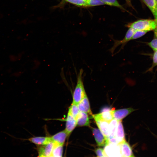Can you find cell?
Segmentation results:
<instances>
[{
	"label": "cell",
	"mask_w": 157,
	"mask_h": 157,
	"mask_svg": "<svg viewBox=\"0 0 157 157\" xmlns=\"http://www.w3.org/2000/svg\"><path fill=\"white\" fill-rule=\"evenodd\" d=\"M83 70H80L77 76V83L73 92L72 103L77 104L86 95L83 80Z\"/></svg>",
	"instance_id": "6da1fadb"
},
{
	"label": "cell",
	"mask_w": 157,
	"mask_h": 157,
	"mask_svg": "<svg viewBox=\"0 0 157 157\" xmlns=\"http://www.w3.org/2000/svg\"><path fill=\"white\" fill-rule=\"evenodd\" d=\"M156 26V19H140L136 21L128 26L136 30L147 31H148L154 30Z\"/></svg>",
	"instance_id": "7a4b0ae2"
},
{
	"label": "cell",
	"mask_w": 157,
	"mask_h": 157,
	"mask_svg": "<svg viewBox=\"0 0 157 157\" xmlns=\"http://www.w3.org/2000/svg\"><path fill=\"white\" fill-rule=\"evenodd\" d=\"M54 145L55 143L53 141L46 144L38 145L37 147L38 156L51 157Z\"/></svg>",
	"instance_id": "3957f363"
},
{
	"label": "cell",
	"mask_w": 157,
	"mask_h": 157,
	"mask_svg": "<svg viewBox=\"0 0 157 157\" xmlns=\"http://www.w3.org/2000/svg\"><path fill=\"white\" fill-rule=\"evenodd\" d=\"M93 134L97 145L99 147H103L108 144V140L105 137L99 129L91 128Z\"/></svg>",
	"instance_id": "277c9868"
},
{
	"label": "cell",
	"mask_w": 157,
	"mask_h": 157,
	"mask_svg": "<svg viewBox=\"0 0 157 157\" xmlns=\"http://www.w3.org/2000/svg\"><path fill=\"white\" fill-rule=\"evenodd\" d=\"M104 150L106 157L122 156L119 144L108 143L105 146Z\"/></svg>",
	"instance_id": "5b68a950"
},
{
	"label": "cell",
	"mask_w": 157,
	"mask_h": 157,
	"mask_svg": "<svg viewBox=\"0 0 157 157\" xmlns=\"http://www.w3.org/2000/svg\"><path fill=\"white\" fill-rule=\"evenodd\" d=\"M92 116L95 121L103 120L109 122L113 119L112 110L108 108H104L101 113L92 115Z\"/></svg>",
	"instance_id": "8992f818"
},
{
	"label": "cell",
	"mask_w": 157,
	"mask_h": 157,
	"mask_svg": "<svg viewBox=\"0 0 157 157\" xmlns=\"http://www.w3.org/2000/svg\"><path fill=\"white\" fill-rule=\"evenodd\" d=\"M135 110L132 108H123L117 110H112L113 119L118 121L121 120Z\"/></svg>",
	"instance_id": "52a82bcc"
},
{
	"label": "cell",
	"mask_w": 157,
	"mask_h": 157,
	"mask_svg": "<svg viewBox=\"0 0 157 157\" xmlns=\"http://www.w3.org/2000/svg\"><path fill=\"white\" fill-rule=\"evenodd\" d=\"M135 31L136 30L133 28L130 27L127 31L124 38L122 40L115 41L113 46L110 49V52L113 53L115 49L118 46L121 44L123 45L124 44H125L129 41L131 40V38Z\"/></svg>",
	"instance_id": "ba28073f"
},
{
	"label": "cell",
	"mask_w": 157,
	"mask_h": 157,
	"mask_svg": "<svg viewBox=\"0 0 157 157\" xmlns=\"http://www.w3.org/2000/svg\"><path fill=\"white\" fill-rule=\"evenodd\" d=\"M75 118L76 121L77 126H90V121L88 113L80 112Z\"/></svg>",
	"instance_id": "9c48e42d"
},
{
	"label": "cell",
	"mask_w": 157,
	"mask_h": 157,
	"mask_svg": "<svg viewBox=\"0 0 157 157\" xmlns=\"http://www.w3.org/2000/svg\"><path fill=\"white\" fill-rule=\"evenodd\" d=\"M65 121V130L69 136L77 126L76 121L75 117L68 113Z\"/></svg>",
	"instance_id": "30bf717a"
},
{
	"label": "cell",
	"mask_w": 157,
	"mask_h": 157,
	"mask_svg": "<svg viewBox=\"0 0 157 157\" xmlns=\"http://www.w3.org/2000/svg\"><path fill=\"white\" fill-rule=\"evenodd\" d=\"M77 105L80 112L86 113L91 116L92 115L89 101L87 94Z\"/></svg>",
	"instance_id": "8fae6325"
},
{
	"label": "cell",
	"mask_w": 157,
	"mask_h": 157,
	"mask_svg": "<svg viewBox=\"0 0 157 157\" xmlns=\"http://www.w3.org/2000/svg\"><path fill=\"white\" fill-rule=\"evenodd\" d=\"M122 157H134L132 150L129 143L126 140L119 144Z\"/></svg>",
	"instance_id": "7c38bea8"
},
{
	"label": "cell",
	"mask_w": 157,
	"mask_h": 157,
	"mask_svg": "<svg viewBox=\"0 0 157 157\" xmlns=\"http://www.w3.org/2000/svg\"><path fill=\"white\" fill-rule=\"evenodd\" d=\"M68 136L65 130L60 131L51 137L52 141L55 143L63 145Z\"/></svg>",
	"instance_id": "4fadbf2b"
},
{
	"label": "cell",
	"mask_w": 157,
	"mask_h": 157,
	"mask_svg": "<svg viewBox=\"0 0 157 157\" xmlns=\"http://www.w3.org/2000/svg\"><path fill=\"white\" fill-rule=\"evenodd\" d=\"M26 140L38 145L46 144L52 141L51 137H34Z\"/></svg>",
	"instance_id": "5bb4252c"
},
{
	"label": "cell",
	"mask_w": 157,
	"mask_h": 157,
	"mask_svg": "<svg viewBox=\"0 0 157 157\" xmlns=\"http://www.w3.org/2000/svg\"><path fill=\"white\" fill-rule=\"evenodd\" d=\"M115 138L118 144L125 140L124 128L121 120L118 121Z\"/></svg>",
	"instance_id": "9a60e30c"
},
{
	"label": "cell",
	"mask_w": 157,
	"mask_h": 157,
	"mask_svg": "<svg viewBox=\"0 0 157 157\" xmlns=\"http://www.w3.org/2000/svg\"><path fill=\"white\" fill-rule=\"evenodd\" d=\"M95 121L99 129L108 139L109 135V122L103 120H98Z\"/></svg>",
	"instance_id": "2e32d148"
},
{
	"label": "cell",
	"mask_w": 157,
	"mask_h": 157,
	"mask_svg": "<svg viewBox=\"0 0 157 157\" xmlns=\"http://www.w3.org/2000/svg\"><path fill=\"white\" fill-rule=\"evenodd\" d=\"M151 11L155 19H157V5L154 0H142Z\"/></svg>",
	"instance_id": "e0dca14e"
},
{
	"label": "cell",
	"mask_w": 157,
	"mask_h": 157,
	"mask_svg": "<svg viewBox=\"0 0 157 157\" xmlns=\"http://www.w3.org/2000/svg\"><path fill=\"white\" fill-rule=\"evenodd\" d=\"M118 121L113 119L109 122V135L108 140L115 138Z\"/></svg>",
	"instance_id": "ac0fdd59"
},
{
	"label": "cell",
	"mask_w": 157,
	"mask_h": 157,
	"mask_svg": "<svg viewBox=\"0 0 157 157\" xmlns=\"http://www.w3.org/2000/svg\"><path fill=\"white\" fill-rule=\"evenodd\" d=\"M63 145L55 143V145L51 157H62L63 153Z\"/></svg>",
	"instance_id": "d6986e66"
},
{
	"label": "cell",
	"mask_w": 157,
	"mask_h": 157,
	"mask_svg": "<svg viewBox=\"0 0 157 157\" xmlns=\"http://www.w3.org/2000/svg\"><path fill=\"white\" fill-rule=\"evenodd\" d=\"M80 112L77 105L72 102L69 108L67 113L76 118Z\"/></svg>",
	"instance_id": "ffe728a7"
},
{
	"label": "cell",
	"mask_w": 157,
	"mask_h": 157,
	"mask_svg": "<svg viewBox=\"0 0 157 157\" xmlns=\"http://www.w3.org/2000/svg\"><path fill=\"white\" fill-rule=\"evenodd\" d=\"M105 4L115 6L123 10L125 9L121 5L117 0H101Z\"/></svg>",
	"instance_id": "44dd1931"
},
{
	"label": "cell",
	"mask_w": 157,
	"mask_h": 157,
	"mask_svg": "<svg viewBox=\"0 0 157 157\" xmlns=\"http://www.w3.org/2000/svg\"><path fill=\"white\" fill-rule=\"evenodd\" d=\"M66 1L77 6L87 7L86 0H65Z\"/></svg>",
	"instance_id": "7402d4cb"
},
{
	"label": "cell",
	"mask_w": 157,
	"mask_h": 157,
	"mask_svg": "<svg viewBox=\"0 0 157 157\" xmlns=\"http://www.w3.org/2000/svg\"><path fill=\"white\" fill-rule=\"evenodd\" d=\"M87 6H94L105 5L101 0H86Z\"/></svg>",
	"instance_id": "603a6c76"
},
{
	"label": "cell",
	"mask_w": 157,
	"mask_h": 157,
	"mask_svg": "<svg viewBox=\"0 0 157 157\" xmlns=\"http://www.w3.org/2000/svg\"><path fill=\"white\" fill-rule=\"evenodd\" d=\"M148 32V31H147L136 30L131 40L138 38L143 36Z\"/></svg>",
	"instance_id": "cb8c5ba5"
},
{
	"label": "cell",
	"mask_w": 157,
	"mask_h": 157,
	"mask_svg": "<svg viewBox=\"0 0 157 157\" xmlns=\"http://www.w3.org/2000/svg\"><path fill=\"white\" fill-rule=\"evenodd\" d=\"M148 45L151 47L154 51H157V38H156L152 40L150 42L148 43Z\"/></svg>",
	"instance_id": "d4e9b609"
},
{
	"label": "cell",
	"mask_w": 157,
	"mask_h": 157,
	"mask_svg": "<svg viewBox=\"0 0 157 157\" xmlns=\"http://www.w3.org/2000/svg\"><path fill=\"white\" fill-rule=\"evenodd\" d=\"M95 152L98 157H106L103 149L101 148H98L95 150Z\"/></svg>",
	"instance_id": "484cf974"
},
{
	"label": "cell",
	"mask_w": 157,
	"mask_h": 157,
	"mask_svg": "<svg viewBox=\"0 0 157 157\" xmlns=\"http://www.w3.org/2000/svg\"><path fill=\"white\" fill-rule=\"evenodd\" d=\"M157 65V51H154L153 56V63L152 69L154 67Z\"/></svg>",
	"instance_id": "4316f807"
},
{
	"label": "cell",
	"mask_w": 157,
	"mask_h": 157,
	"mask_svg": "<svg viewBox=\"0 0 157 157\" xmlns=\"http://www.w3.org/2000/svg\"><path fill=\"white\" fill-rule=\"evenodd\" d=\"M156 21V26L154 30V35L156 38H157V19H155Z\"/></svg>",
	"instance_id": "83f0119b"
},
{
	"label": "cell",
	"mask_w": 157,
	"mask_h": 157,
	"mask_svg": "<svg viewBox=\"0 0 157 157\" xmlns=\"http://www.w3.org/2000/svg\"><path fill=\"white\" fill-rule=\"evenodd\" d=\"M126 1L127 2V3L129 4H131V0H126Z\"/></svg>",
	"instance_id": "f1b7e54d"
},
{
	"label": "cell",
	"mask_w": 157,
	"mask_h": 157,
	"mask_svg": "<svg viewBox=\"0 0 157 157\" xmlns=\"http://www.w3.org/2000/svg\"><path fill=\"white\" fill-rule=\"evenodd\" d=\"M154 1H155L156 4L157 5V0H154Z\"/></svg>",
	"instance_id": "f546056e"
}]
</instances>
